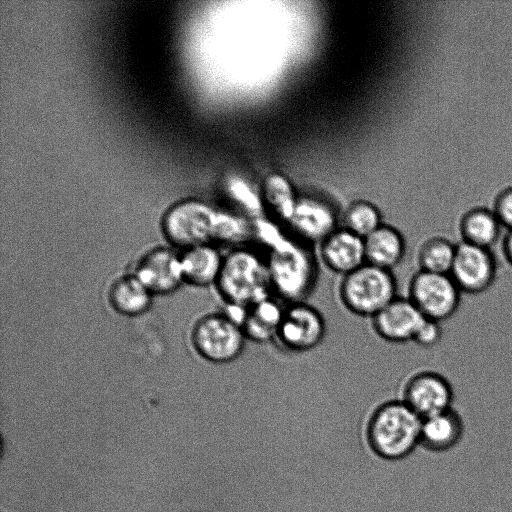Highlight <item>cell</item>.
I'll use <instances>...</instances> for the list:
<instances>
[{
	"label": "cell",
	"instance_id": "obj_26",
	"mask_svg": "<svg viewBox=\"0 0 512 512\" xmlns=\"http://www.w3.org/2000/svg\"><path fill=\"white\" fill-rule=\"evenodd\" d=\"M228 190L239 202L253 210L258 209L257 198L252 194L249 187L239 179H233L228 183Z\"/></svg>",
	"mask_w": 512,
	"mask_h": 512
},
{
	"label": "cell",
	"instance_id": "obj_4",
	"mask_svg": "<svg viewBox=\"0 0 512 512\" xmlns=\"http://www.w3.org/2000/svg\"><path fill=\"white\" fill-rule=\"evenodd\" d=\"M397 296V281L392 271L369 263L342 276L338 286L341 304L360 317H374Z\"/></svg>",
	"mask_w": 512,
	"mask_h": 512
},
{
	"label": "cell",
	"instance_id": "obj_8",
	"mask_svg": "<svg viewBox=\"0 0 512 512\" xmlns=\"http://www.w3.org/2000/svg\"><path fill=\"white\" fill-rule=\"evenodd\" d=\"M326 334L322 313L306 302L289 303L276 330L275 337L291 352H307L317 347Z\"/></svg>",
	"mask_w": 512,
	"mask_h": 512
},
{
	"label": "cell",
	"instance_id": "obj_11",
	"mask_svg": "<svg viewBox=\"0 0 512 512\" xmlns=\"http://www.w3.org/2000/svg\"><path fill=\"white\" fill-rule=\"evenodd\" d=\"M133 274L153 296L170 294L184 282L181 255L163 246L147 251L139 259Z\"/></svg>",
	"mask_w": 512,
	"mask_h": 512
},
{
	"label": "cell",
	"instance_id": "obj_3",
	"mask_svg": "<svg viewBox=\"0 0 512 512\" xmlns=\"http://www.w3.org/2000/svg\"><path fill=\"white\" fill-rule=\"evenodd\" d=\"M422 418L402 400L379 405L367 423L370 447L381 457L399 459L420 443Z\"/></svg>",
	"mask_w": 512,
	"mask_h": 512
},
{
	"label": "cell",
	"instance_id": "obj_25",
	"mask_svg": "<svg viewBox=\"0 0 512 512\" xmlns=\"http://www.w3.org/2000/svg\"><path fill=\"white\" fill-rule=\"evenodd\" d=\"M493 212L502 226L512 230V188L503 191L498 196Z\"/></svg>",
	"mask_w": 512,
	"mask_h": 512
},
{
	"label": "cell",
	"instance_id": "obj_2",
	"mask_svg": "<svg viewBox=\"0 0 512 512\" xmlns=\"http://www.w3.org/2000/svg\"><path fill=\"white\" fill-rule=\"evenodd\" d=\"M228 305L250 308L270 297L267 261L249 248H234L223 258L215 284Z\"/></svg>",
	"mask_w": 512,
	"mask_h": 512
},
{
	"label": "cell",
	"instance_id": "obj_9",
	"mask_svg": "<svg viewBox=\"0 0 512 512\" xmlns=\"http://www.w3.org/2000/svg\"><path fill=\"white\" fill-rule=\"evenodd\" d=\"M453 397L450 382L440 373L426 370L407 379L401 400L424 419L452 408Z\"/></svg>",
	"mask_w": 512,
	"mask_h": 512
},
{
	"label": "cell",
	"instance_id": "obj_7",
	"mask_svg": "<svg viewBox=\"0 0 512 512\" xmlns=\"http://www.w3.org/2000/svg\"><path fill=\"white\" fill-rule=\"evenodd\" d=\"M461 293L449 274L419 270L410 279L407 298L425 318L441 322L457 311Z\"/></svg>",
	"mask_w": 512,
	"mask_h": 512
},
{
	"label": "cell",
	"instance_id": "obj_20",
	"mask_svg": "<svg viewBox=\"0 0 512 512\" xmlns=\"http://www.w3.org/2000/svg\"><path fill=\"white\" fill-rule=\"evenodd\" d=\"M283 312L284 308L270 297L248 308L241 326L246 339L262 343L275 337Z\"/></svg>",
	"mask_w": 512,
	"mask_h": 512
},
{
	"label": "cell",
	"instance_id": "obj_24",
	"mask_svg": "<svg viewBox=\"0 0 512 512\" xmlns=\"http://www.w3.org/2000/svg\"><path fill=\"white\" fill-rule=\"evenodd\" d=\"M442 337L440 322L425 318L420 325L413 342L422 347H432L439 343Z\"/></svg>",
	"mask_w": 512,
	"mask_h": 512
},
{
	"label": "cell",
	"instance_id": "obj_22",
	"mask_svg": "<svg viewBox=\"0 0 512 512\" xmlns=\"http://www.w3.org/2000/svg\"><path fill=\"white\" fill-rule=\"evenodd\" d=\"M264 195L270 206L285 220L289 221L297 199L287 178L282 174H269L263 184Z\"/></svg>",
	"mask_w": 512,
	"mask_h": 512
},
{
	"label": "cell",
	"instance_id": "obj_12",
	"mask_svg": "<svg viewBox=\"0 0 512 512\" xmlns=\"http://www.w3.org/2000/svg\"><path fill=\"white\" fill-rule=\"evenodd\" d=\"M425 317L407 298L397 296L371 318L372 329L389 343L413 341Z\"/></svg>",
	"mask_w": 512,
	"mask_h": 512
},
{
	"label": "cell",
	"instance_id": "obj_1",
	"mask_svg": "<svg viewBox=\"0 0 512 512\" xmlns=\"http://www.w3.org/2000/svg\"><path fill=\"white\" fill-rule=\"evenodd\" d=\"M161 227L167 241L183 250L211 244L213 240L229 241L243 231L241 221L235 217L196 200L169 208Z\"/></svg>",
	"mask_w": 512,
	"mask_h": 512
},
{
	"label": "cell",
	"instance_id": "obj_15",
	"mask_svg": "<svg viewBox=\"0 0 512 512\" xmlns=\"http://www.w3.org/2000/svg\"><path fill=\"white\" fill-rule=\"evenodd\" d=\"M224 256L212 244H205L184 250L181 266L184 282L205 287L216 284Z\"/></svg>",
	"mask_w": 512,
	"mask_h": 512
},
{
	"label": "cell",
	"instance_id": "obj_6",
	"mask_svg": "<svg viewBox=\"0 0 512 512\" xmlns=\"http://www.w3.org/2000/svg\"><path fill=\"white\" fill-rule=\"evenodd\" d=\"M246 337L241 326L225 313H211L199 318L191 331L194 350L206 361L225 364L243 352Z\"/></svg>",
	"mask_w": 512,
	"mask_h": 512
},
{
	"label": "cell",
	"instance_id": "obj_16",
	"mask_svg": "<svg viewBox=\"0 0 512 512\" xmlns=\"http://www.w3.org/2000/svg\"><path fill=\"white\" fill-rule=\"evenodd\" d=\"M366 263L392 271L406 253V242L396 228L382 224L364 238Z\"/></svg>",
	"mask_w": 512,
	"mask_h": 512
},
{
	"label": "cell",
	"instance_id": "obj_5",
	"mask_svg": "<svg viewBox=\"0 0 512 512\" xmlns=\"http://www.w3.org/2000/svg\"><path fill=\"white\" fill-rule=\"evenodd\" d=\"M271 290L289 303L302 302L317 278V263L309 248L284 242L266 259Z\"/></svg>",
	"mask_w": 512,
	"mask_h": 512
},
{
	"label": "cell",
	"instance_id": "obj_23",
	"mask_svg": "<svg viewBox=\"0 0 512 512\" xmlns=\"http://www.w3.org/2000/svg\"><path fill=\"white\" fill-rule=\"evenodd\" d=\"M381 225V215L378 209L365 201L351 204L343 216V228L362 238H366Z\"/></svg>",
	"mask_w": 512,
	"mask_h": 512
},
{
	"label": "cell",
	"instance_id": "obj_21",
	"mask_svg": "<svg viewBox=\"0 0 512 512\" xmlns=\"http://www.w3.org/2000/svg\"><path fill=\"white\" fill-rule=\"evenodd\" d=\"M457 245L441 236L426 239L417 252L419 270L449 274L455 259Z\"/></svg>",
	"mask_w": 512,
	"mask_h": 512
},
{
	"label": "cell",
	"instance_id": "obj_10",
	"mask_svg": "<svg viewBox=\"0 0 512 512\" xmlns=\"http://www.w3.org/2000/svg\"><path fill=\"white\" fill-rule=\"evenodd\" d=\"M497 263L491 249L460 242L449 275L461 292L479 294L495 281Z\"/></svg>",
	"mask_w": 512,
	"mask_h": 512
},
{
	"label": "cell",
	"instance_id": "obj_14",
	"mask_svg": "<svg viewBox=\"0 0 512 512\" xmlns=\"http://www.w3.org/2000/svg\"><path fill=\"white\" fill-rule=\"evenodd\" d=\"M153 294L134 275L127 274L111 282L107 291L110 307L123 316H139L147 312L152 303Z\"/></svg>",
	"mask_w": 512,
	"mask_h": 512
},
{
	"label": "cell",
	"instance_id": "obj_17",
	"mask_svg": "<svg viewBox=\"0 0 512 512\" xmlns=\"http://www.w3.org/2000/svg\"><path fill=\"white\" fill-rule=\"evenodd\" d=\"M288 222L300 236L319 243L336 229L332 212L312 199L297 200Z\"/></svg>",
	"mask_w": 512,
	"mask_h": 512
},
{
	"label": "cell",
	"instance_id": "obj_19",
	"mask_svg": "<svg viewBox=\"0 0 512 512\" xmlns=\"http://www.w3.org/2000/svg\"><path fill=\"white\" fill-rule=\"evenodd\" d=\"M501 226L494 212L483 208L472 209L460 221L461 242L491 249L499 238Z\"/></svg>",
	"mask_w": 512,
	"mask_h": 512
},
{
	"label": "cell",
	"instance_id": "obj_13",
	"mask_svg": "<svg viewBox=\"0 0 512 512\" xmlns=\"http://www.w3.org/2000/svg\"><path fill=\"white\" fill-rule=\"evenodd\" d=\"M319 256L330 271L345 276L366 263L364 238L335 229L319 243Z\"/></svg>",
	"mask_w": 512,
	"mask_h": 512
},
{
	"label": "cell",
	"instance_id": "obj_27",
	"mask_svg": "<svg viewBox=\"0 0 512 512\" xmlns=\"http://www.w3.org/2000/svg\"><path fill=\"white\" fill-rule=\"evenodd\" d=\"M502 252L504 258L508 264L512 267V230H508V233L504 237L502 243Z\"/></svg>",
	"mask_w": 512,
	"mask_h": 512
},
{
	"label": "cell",
	"instance_id": "obj_18",
	"mask_svg": "<svg viewBox=\"0 0 512 512\" xmlns=\"http://www.w3.org/2000/svg\"><path fill=\"white\" fill-rule=\"evenodd\" d=\"M464 426L452 408L422 419L420 443L432 451H445L461 439Z\"/></svg>",
	"mask_w": 512,
	"mask_h": 512
}]
</instances>
